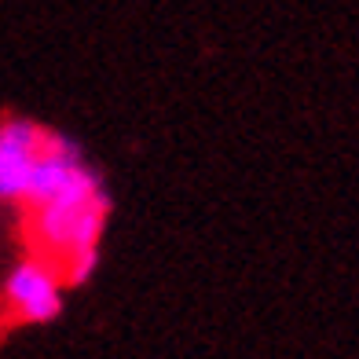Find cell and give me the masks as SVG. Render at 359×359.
Instances as JSON below:
<instances>
[{
	"instance_id": "cell-1",
	"label": "cell",
	"mask_w": 359,
	"mask_h": 359,
	"mask_svg": "<svg viewBox=\"0 0 359 359\" xmlns=\"http://www.w3.org/2000/svg\"><path fill=\"white\" fill-rule=\"evenodd\" d=\"M110 205L114 202L103 184L48 205H29L26 224L34 257L52 264L67 286H81L85 279H92L95 264H100V238L107 231Z\"/></svg>"
},
{
	"instance_id": "cell-2",
	"label": "cell",
	"mask_w": 359,
	"mask_h": 359,
	"mask_svg": "<svg viewBox=\"0 0 359 359\" xmlns=\"http://www.w3.org/2000/svg\"><path fill=\"white\" fill-rule=\"evenodd\" d=\"M62 293L67 283L59 279V271L29 253L8 271L4 304L19 323H52L62 316Z\"/></svg>"
},
{
	"instance_id": "cell-3",
	"label": "cell",
	"mask_w": 359,
	"mask_h": 359,
	"mask_svg": "<svg viewBox=\"0 0 359 359\" xmlns=\"http://www.w3.org/2000/svg\"><path fill=\"white\" fill-rule=\"evenodd\" d=\"M48 133L29 118H0V205H22L29 191V176L48 143Z\"/></svg>"
}]
</instances>
